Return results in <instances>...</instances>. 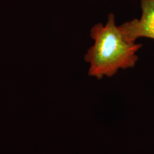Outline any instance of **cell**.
<instances>
[{
  "label": "cell",
  "mask_w": 154,
  "mask_h": 154,
  "mask_svg": "<svg viewBox=\"0 0 154 154\" xmlns=\"http://www.w3.org/2000/svg\"><path fill=\"white\" fill-rule=\"evenodd\" d=\"M90 34L94 44L84 57L89 64V76L99 80L136 65L139 58L137 53L143 45L125 39L116 24L114 14H109L105 25L98 23L93 26Z\"/></svg>",
  "instance_id": "cell-1"
},
{
  "label": "cell",
  "mask_w": 154,
  "mask_h": 154,
  "mask_svg": "<svg viewBox=\"0 0 154 154\" xmlns=\"http://www.w3.org/2000/svg\"><path fill=\"white\" fill-rule=\"evenodd\" d=\"M142 15L118 26L125 39L135 42L142 37L154 39V0H140Z\"/></svg>",
  "instance_id": "cell-2"
}]
</instances>
